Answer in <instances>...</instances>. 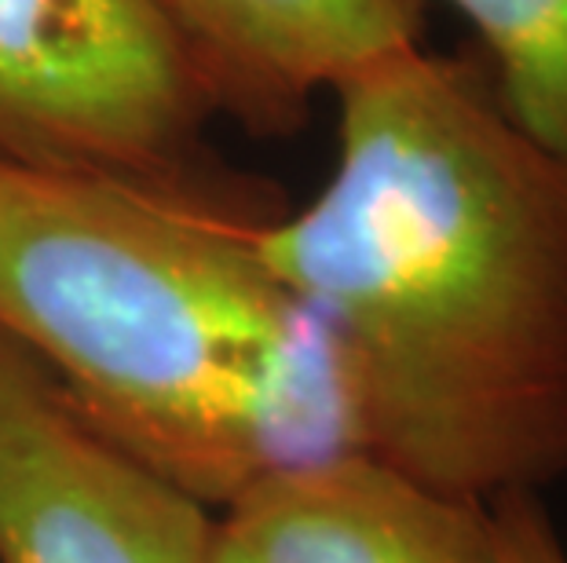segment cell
<instances>
[{
	"label": "cell",
	"instance_id": "6da1fadb",
	"mask_svg": "<svg viewBox=\"0 0 567 563\" xmlns=\"http://www.w3.org/2000/svg\"><path fill=\"white\" fill-rule=\"evenodd\" d=\"M337 158L264 263L352 363L370 458L491 505L567 479V165L473 63L403 48L333 88Z\"/></svg>",
	"mask_w": 567,
	"mask_h": 563
},
{
	"label": "cell",
	"instance_id": "277c9868",
	"mask_svg": "<svg viewBox=\"0 0 567 563\" xmlns=\"http://www.w3.org/2000/svg\"><path fill=\"white\" fill-rule=\"evenodd\" d=\"M220 517L84 417L0 333V563H213Z\"/></svg>",
	"mask_w": 567,
	"mask_h": 563
},
{
	"label": "cell",
	"instance_id": "7a4b0ae2",
	"mask_svg": "<svg viewBox=\"0 0 567 563\" xmlns=\"http://www.w3.org/2000/svg\"><path fill=\"white\" fill-rule=\"evenodd\" d=\"M264 220L220 190L0 161V333L216 517L370 458L344 344L264 263Z\"/></svg>",
	"mask_w": 567,
	"mask_h": 563
},
{
	"label": "cell",
	"instance_id": "8992f818",
	"mask_svg": "<svg viewBox=\"0 0 567 563\" xmlns=\"http://www.w3.org/2000/svg\"><path fill=\"white\" fill-rule=\"evenodd\" d=\"M216 111L289 128L319 92L421 38L425 0H162Z\"/></svg>",
	"mask_w": 567,
	"mask_h": 563
},
{
	"label": "cell",
	"instance_id": "9c48e42d",
	"mask_svg": "<svg viewBox=\"0 0 567 563\" xmlns=\"http://www.w3.org/2000/svg\"><path fill=\"white\" fill-rule=\"evenodd\" d=\"M213 563H252V556L238 545V538L227 531L224 520H220V538H216V556Z\"/></svg>",
	"mask_w": 567,
	"mask_h": 563
},
{
	"label": "cell",
	"instance_id": "5b68a950",
	"mask_svg": "<svg viewBox=\"0 0 567 563\" xmlns=\"http://www.w3.org/2000/svg\"><path fill=\"white\" fill-rule=\"evenodd\" d=\"M220 520L252 563H505L491 505L378 458L279 476Z\"/></svg>",
	"mask_w": 567,
	"mask_h": 563
},
{
	"label": "cell",
	"instance_id": "52a82bcc",
	"mask_svg": "<svg viewBox=\"0 0 567 563\" xmlns=\"http://www.w3.org/2000/svg\"><path fill=\"white\" fill-rule=\"evenodd\" d=\"M491 55L502 111L567 165V0H446Z\"/></svg>",
	"mask_w": 567,
	"mask_h": 563
},
{
	"label": "cell",
	"instance_id": "ba28073f",
	"mask_svg": "<svg viewBox=\"0 0 567 563\" xmlns=\"http://www.w3.org/2000/svg\"><path fill=\"white\" fill-rule=\"evenodd\" d=\"M491 520L505 563H567L564 538L542 505V494H505L491 501Z\"/></svg>",
	"mask_w": 567,
	"mask_h": 563
},
{
	"label": "cell",
	"instance_id": "30bf717a",
	"mask_svg": "<svg viewBox=\"0 0 567 563\" xmlns=\"http://www.w3.org/2000/svg\"><path fill=\"white\" fill-rule=\"evenodd\" d=\"M564 549H567V542H564Z\"/></svg>",
	"mask_w": 567,
	"mask_h": 563
},
{
	"label": "cell",
	"instance_id": "3957f363",
	"mask_svg": "<svg viewBox=\"0 0 567 563\" xmlns=\"http://www.w3.org/2000/svg\"><path fill=\"white\" fill-rule=\"evenodd\" d=\"M213 92L162 0H0V161L216 190Z\"/></svg>",
	"mask_w": 567,
	"mask_h": 563
}]
</instances>
